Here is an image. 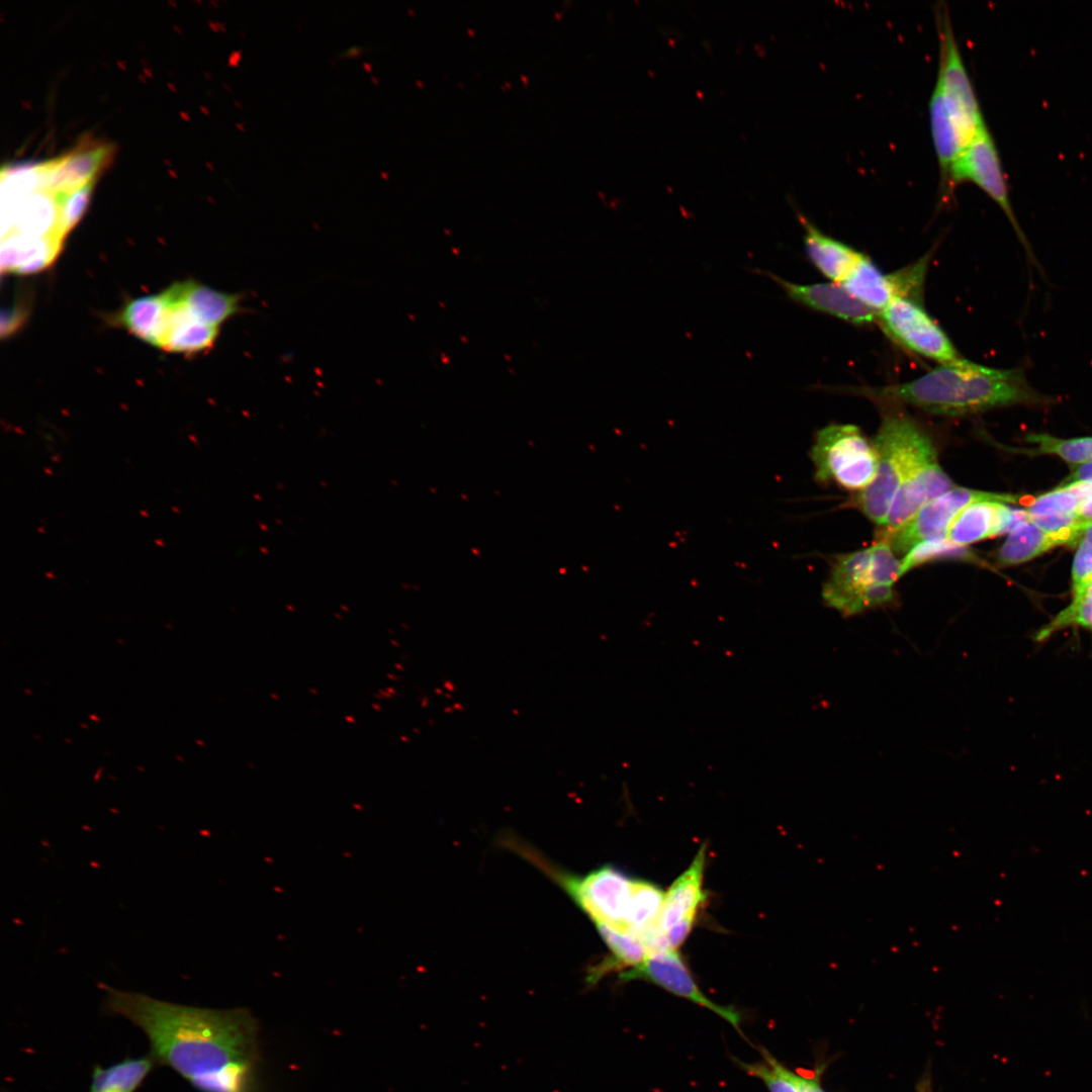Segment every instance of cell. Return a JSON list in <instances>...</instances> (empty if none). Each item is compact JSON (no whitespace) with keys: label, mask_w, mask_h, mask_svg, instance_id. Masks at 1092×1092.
Wrapping results in <instances>:
<instances>
[{"label":"cell","mask_w":1092,"mask_h":1092,"mask_svg":"<svg viewBox=\"0 0 1092 1092\" xmlns=\"http://www.w3.org/2000/svg\"><path fill=\"white\" fill-rule=\"evenodd\" d=\"M104 1007L144 1031L158 1066L198 1092H261L259 1026L250 1011L208 1009L102 987Z\"/></svg>","instance_id":"6da1fadb"},{"label":"cell","mask_w":1092,"mask_h":1092,"mask_svg":"<svg viewBox=\"0 0 1092 1092\" xmlns=\"http://www.w3.org/2000/svg\"><path fill=\"white\" fill-rule=\"evenodd\" d=\"M834 390L887 405H911L928 414L962 417L1013 404L1044 403L1019 368L999 369L965 358L939 364L906 382L885 386L838 387Z\"/></svg>","instance_id":"7a4b0ae2"},{"label":"cell","mask_w":1092,"mask_h":1092,"mask_svg":"<svg viewBox=\"0 0 1092 1092\" xmlns=\"http://www.w3.org/2000/svg\"><path fill=\"white\" fill-rule=\"evenodd\" d=\"M873 446L878 456L876 476L868 487L858 491L851 504L882 527L907 473L936 449L918 422L893 406L883 415Z\"/></svg>","instance_id":"3957f363"},{"label":"cell","mask_w":1092,"mask_h":1092,"mask_svg":"<svg viewBox=\"0 0 1092 1092\" xmlns=\"http://www.w3.org/2000/svg\"><path fill=\"white\" fill-rule=\"evenodd\" d=\"M817 481L834 482L862 490L874 480L878 469L876 450L858 427L831 424L820 429L810 451Z\"/></svg>","instance_id":"277c9868"},{"label":"cell","mask_w":1092,"mask_h":1092,"mask_svg":"<svg viewBox=\"0 0 1092 1092\" xmlns=\"http://www.w3.org/2000/svg\"><path fill=\"white\" fill-rule=\"evenodd\" d=\"M936 19L939 59L935 85L940 89L963 138L969 145L987 125L945 7L936 8Z\"/></svg>","instance_id":"5b68a950"},{"label":"cell","mask_w":1092,"mask_h":1092,"mask_svg":"<svg viewBox=\"0 0 1092 1092\" xmlns=\"http://www.w3.org/2000/svg\"><path fill=\"white\" fill-rule=\"evenodd\" d=\"M888 336L907 350L939 364L963 359L944 331L931 318L921 301L897 297L878 313Z\"/></svg>","instance_id":"8992f818"},{"label":"cell","mask_w":1092,"mask_h":1092,"mask_svg":"<svg viewBox=\"0 0 1092 1092\" xmlns=\"http://www.w3.org/2000/svg\"><path fill=\"white\" fill-rule=\"evenodd\" d=\"M963 182L976 184L1000 206L1024 248L1027 259L1040 271L1029 242L1013 212L999 153L987 126L978 132L956 162L950 177L952 193Z\"/></svg>","instance_id":"52a82bcc"},{"label":"cell","mask_w":1092,"mask_h":1092,"mask_svg":"<svg viewBox=\"0 0 1092 1092\" xmlns=\"http://www.w3.org/2000/svg\"><path fill=\"white\" fill-rule=\"evenodd\" d=\"M1019 496L976 490L966 487H952L920 509L900 528L881 536L888 538L895 553L907 554L917 544L939 537H945L946 530L954 516L965 507L975 502L994 500L1002 504L1015 503Z\"/></svg>","instance_id":"ba28073f"},{"label":"cell","mask_w":1092,"mask_h":1092,"mask_svg":"<svg viewBox=\"0 0 1092 1092\" xmlns=\"http://www.w3.org/2000/svg\"><path fill=\"white\" fill-rule=\"evenodd\" d=\"M930 253L896 272H882L866 255L841 285L878 313L897 297L921 299Z\"/></svg>","instance_id":"9c48e42d"},{"label":"cell","mask_w":1092,"mask_h":1092,"mask_svg":"<svg viewBox=\"0 0 1092 1092\" xmlns=\"http://www.w3.org/2000/svg\"><path fill=\"white\" fill-rule=\"evenodd\" d=\"M621 981L644 980L707 1008L740 1031L741 1017L734 1008L709 999L698 987L677 949L649 954L640 965L619 974Z\"/></svg>","instance_id":"30bf717a"},{"label":"cell","mask_w":1092,"mask_h":1092,"mask_svg":"<svg viewBox=\"0 0 1092 1092\" xmlns=\"http://www.w3.org/2000/svg\"><path fill=\"white\" fill-rule=\"evenodd\" d=\"M952 487L951 479L938 463L937 452L921 459L901 482L881 527V536L900 528L922 507Z\"/></svg>","instance_id":"8fae6325"},{"label":"cell","mask_w":1092,"mask_h":1092,"mask_svg":"<svg viewBox=\"0 0 1092 1092\" xmlns=\"http://www.w3.org/2000/svg\"><path fill=\"white\" fill-rule=\"evenodd\" d=\"M754 272L770 278L793 302L812 310L826 313L856 326L878 322V312L854 298L841 284H799L779 275L755 269Z\"/></svg>","instance_id":"7c38bea8"},{"label":"cell","mask_w":1092,"mask_h":1092,"mask_svg":"<svg viewBox=\"0 0 1092 1092\" xmlns=\"http://www.w3.org/2000/svg\"><path fill=\"white\" fill-rule=\"evenodd\" d=\"M871 584V549L866 548L835 559L822 598L844 617L858 615L867 611L864 598Z\"/></svg>","instance_id":"4fadbf2b"},{"label":"cell","mask_w":1092,"mask_h":1092,"mask_svg":"<svg viewBox=\"0 0 1092 1092\" xmlns=\"http://www.w3.org/2000/svg\"><path fill=\"white\" fill-rule=\"evenodd\" d=\"M112 151L110 145L89 144L41 163L40 190L57 193L94 182L96 175L110 161Z\"/></svg>","instance_id":"5bb4252c"},{"label":"cell","mask_w":1092,"mask_h":1092,"mask_svg":"<svg viewBox=\"0 0 1092 1092\" xmlns=\"http://www.w3.org/2000/svg\"><path fill=\"white\" fill-rule=\"evenodd\" d=\"M705 862L706 845L703 844L689 868L664 893L657 923L660 936L680 922L695 923L698 909L706 899L703 888Z\"/></svg>","instance_id":"9a60e30c"},{"label":"cell","mask_w":1092,"mask_h":1092,"mask_svg":"<svg viewBox=\"0 0 1092 1092\" xmlns=\"http://www.w3.org/2000/svg\"><path fill=\"white\" fill-rule=\"evenodd\" d=\"M171 305H183L200 322L219 327L242 311V294L215 290L194 280L176 282L165 289Z\"/></svg>","instance_id":"2e32d148"},{"label":"cell","mask_w":1092,"mask_h":1092,"mask_svg":"<svg viewBox=\"0 0 1092 1092\" xmlns=\"http://www.w3.org/2000/svg\"><path fill=\"white\" fill-rule=\"evenodd\" d=\"M797 215L804 228L808 259L824 276L841 284L866 255L824 234L801 212Z\"/></svg>","instance_id":"e0dca14e"},{"label":"cell","mask_w":1092,"mask_h":1092,"mask_svg":"<svg viewBox=\"0 0 1092 1092\" xmlns=\"http://www.w3.org/2000/svg\"><path fill=\"white\" fill-rule=\"evenodd\" d=\"M63 241L57 236L34 237L13 232L1 245L2 272L29 275L49 267L57 258Z\"/></svg>","instance_id":"ac0fdd59"},{"label":"cell","mask_w":1092,"mask_h":1092,"mask_svg":"<svg viewBox=\"0 0 1092 1092\" xmlns=\"http://www.w3.org/2000/svg\"><path fill=\"white\" fill-rule=\"evenodd\" d=\"M170 311L171 305L161 292L129 299L112 318L140 340L161 348Z\"/></svg>","instance_id":"d6986e66"},{"label":"cell","mask_w":1092,"mask_h":1092,"mask_svg":"<svg viewBox=\"0 0 1092 1092\" xmlns=\"http://www.w3.org/2000/svg\"><path fill=\"white\" fill-rule=\"evenodd\" d=\"M1007 508L994 500L975 502L962 509L951 520L945 538L965 546L1002 534Z\"/></svg>","instance_id":"ffe728a7"},{"label":"cell","mask_w":1092,"mask_h":1092,"mask_svg":"<svg viewBox=\"0 0 1092 1092\" xmlns=\"http://www.w3.org/2000/svg\"><path fill=\"white\" fill-rule=\"evenodd\" d=\"M219 334V327L200 322L181 304L171 305L161 349L187 356L209 350Z\"/></svg>","instance_id":"44dd1931"},{"label":"cell","mask_w":1092,"mask_h":1092,"mask_svg":"<svg viewBox=\"0 0 1092 1092\" xmlns=\"http://www.w3.org/2000/svg\"><path fill=\"white\" fill-rule=\"evenodd\" d=\"M157 1066L150 1054L125 1058L106 1068L94 1066L89 1092H135Z\"/></svg>","instance_id":"7402d4cb"},{"label":"cell","mask_w":1092,"mask_h":1092,"mask_svg":"<svg viewBox=\"0 0 1092 1092\" xmlns=\"http://www.w3.org/2000/svg\"><path fill=\"white\" fill-rule=\"evenodd\" d=\"M13 207L16 223L14 232L34 237H58V204L54 193L37 190Z\"/></svg>","instance_id":"603a6c76"},{"label":"cell","mask_w":1092,"mask_h":1092,"mask_svg":"<svg viewBox=\"0 0 1092 1092\" xmlns=\"http://www.w3.org/2000/svg\"><path fill=\"white\" fill-rule=\"evenodd\" d=\"M664 893L656 885L635 880L626 933L642 941L657 931Z\"/></svg>","instance_id":"cb8c5ba5"},{"label":"cell","mask_w":1092,"mask_h":1092,"mask_svg":"<svg viewBox=\"0 0 1092 1092\" xmlns=\"http://www.w3.org/2000/svg\"><path fill=\"white\" fill-rule=\"evenodd\" d=\"M1057 545L1049 534L1029 520L1009 533L998 551L997 559L1002 565H1014L1028 561Z\"/></svg>","instance_id":"d4e9b609"},{"label":"cell","mask_w":1092,"mask_h":1092,"mask_svg":"<svg viewBox=\"0 0 1092 1092\" xmlns=\"http://www.w3.org/2000/svg\"><path fill=\"white\" fill-rule=\"evenodd\" d=\"M1069 627H1081L1092 632V580L1078 594L1071 604L1055 616L1036 633L1034 640L1043 642L1056 632Z\"/></svg>","instance_id":"484cf974"},{"label":"cell","mask_w":1092,"mask_h":1092,"mask_svg":"<svg viewBox=\"0 0 1092 1092\" xmlns=\"http://www.w3.org/2000/svg\"><path fill=\"white\" fill-rule=\"evenodd\" d=\"M941 559L972 561L975 557L965 546L954 544L945 537L929 539L917 544L905 555L901 561V576L916 566Z\"/></svg>","instance_id":"4316f807"},{"label":"cell","mask_w":1092,"mask_h":1092,"mask_svg":"<svg viewBox=\"0 0 1092 1092\" xmlns=\"http://www.w3.org/2000/svg\"><path fill=\"white\" fill-rule=\"evenodd\" d=\"M1092 493V484L1059 486L1034 498L1026 511L1029 516L1076 513L1081 502Z\"/></svg>","instance_id":"83f0119b"},{"label":"cell","mask_w":1092,"mask_h":1092,"mask_svg":"<svg viewBox=\"0 0 1092 1092\" xmlns=\"http://www.w3.org/2000/svg\"><path fill=\"white\" fill-rule=\"evenodd\" d=\"M1026 441L1037 445L1036 452L1055 454L1067 462L1086 463L1092 460V437L1060 439L1048 434H1031Z\"/></svg>","instance_id":"f1b7e54d"},{"label":"cell","mask_w":1092,"mask_h":1092,"mask_svg":"<svg viewBox=\"0 0 1092 1092\" xmlns=\"http://www.w3.org/2000/svg\"><path fill=\"white\" fill-rule=\"evenodd\" d=\"M94 182L70 191L54 193L58 204L57 235L61 240H65L85 213Z\"/></svg>","instance_id":"f546056e"},{"label":"cell","mask_w":1092,"mask_h":1092,"mask_svg":"<svg viewBox=\"0 0 1092 1092\" xmlns=\"http://www.w3.org/2000/svg\"><path fill=\"white\" fill-rule=\"evenodd\" d=\"M761 1054L764 1062H736L747 1074L760 1079L769 1092H800L789 1076V1069L767 1051L762 1050Z\"/></svg>","instance_id":"4dcf8cb0"},{"label":"cell","mask_w":1092,"mask_h":1092,"mask_svg":"<svg viewBox=\"0 0 1092 1092\" xmlns=\"http://www.w3.org/2000/svg\"><path fill=\"white\" fill-rule=\"evenodd\" d=\"M1029 517L1030 521L1049 534L1058 545L1077 542L1089 524L1080 520L1076 513Z\"/></svg>","instance_id":"1f68e13d"},{"label":"cell","mask_w":1092,"mask_h":1092,"mask_svg":"<svg viewBox=\"0 0 1092 1092\" xmlns=\"http://www.w3.org/2000/svg\"><path fill=\"white\" fill-rule=\"evenodd\" d=\"M870 549L872 582L893 585L901 577V562L896 558L888 538L880 537Z\"/></svg>","instance_id":"d6a6232c"},{"label":"cell","mask_w":1092,"mask_h":1092,"mask_svg":"<svg viewBox=\"0 0 1092 1092\" xmlns=\"http://www.w3.org/2000/svg\"><path fill=\"white\" fill-rule=\"evenodd\" d=\"M1079 543L1073 568V595L1080 593L1092 580V522L1085 528Z\"/></svg>","instance_id":"836d02e7"},{"label":"cell","mask_w":1092,"mask_h":1092,"mask_svg":"<svg viewBox=\"0 0 1092 1092\" xmlns=\"http://www.w3.org/2000/svg\"><path fill=\"white\" fill-rule=\"evenodd\" d=\"M28 316V306L24 301H17L1 312V337H10L24 324Z\"/></svg>","instance_id":"e575fe53"},{"label":"cell","mask_w":1092,"mask_h":1092,"mask_svg":"<svg viewBox=\"0 0 1092 1092\" xmlns=\"http://www.w3.org/2000/svg\"><path fill=\"white\" fill-rule=\"evenodd\" d=\"M1082 483L1092 484V460L1075 468V470L1066 478L1062 486Z\"/></svg>","instance_id":"d590c367"},{"label":"cell","mask_w":1092,"mask_h":1092,"mask_svg":"<svg viewBox=\"0 0 1092 1092\" xmlns=\"http://www.w3.org/2000/svg\"><path fill=\"white\" fill-rule=\"evenodd\" d=\"M789 1076L800 1092H824L816 1079L800 1076L789 1070Z\"/></svg>","instance_id":"8d00e7d4"},{"label":"cell","mask_w":1092,"mask_h":1092,"mask_svg":"<svg viewBox=\"0 0 1092 1092\" xmlns=\"http://www.w3.org/2000/svg\"><path fill=\"white\" fill-rule=\"evenodd\" d=\"M1076 514L1084 522H1092V493L1081 502Z\"/></svg>","instance_id":"74e56055"}]
</instances>
